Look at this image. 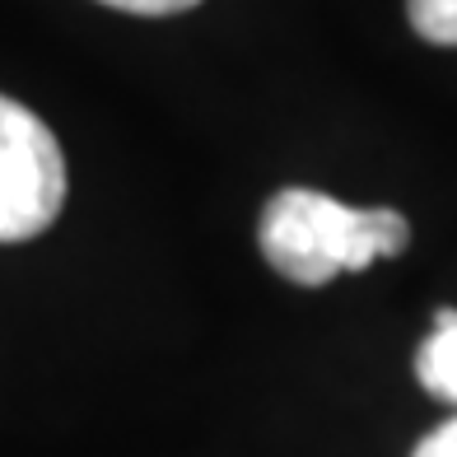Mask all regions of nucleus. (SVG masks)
<instances>
[{
  "mask_svg": "<svg viewBox=\"0 0 457 457\" xmlns=\"http://www.w3.org/2000/svg\"><path fill=\"white\" fill-rule=\"evenodd\" d=\"M257 238L266 262L285 280L327 285L341 271H364L378 257H402L411 243V224L387 205L355 211L308 187H285L266 201Z\"/></svg>",
  "mask_w": 457,
  "mask_h": 457,
  "instance_id": "nucleus-1",
  "label": "nucleus"
},
{
  "mask_svg": "<svg viewBox=\"0 0 457 457\" xmlns=\"http://www.w3.org/2000/svg\"><path fill=\"white\" fill-rule=\"evenodd\" d=\"M66 205V159L24 103L0 94V243L37 238Z\"/></svg>",
  "mask_w": 457,
  "mask_h": 457,
  "instance_id": "nucleus-2",
  "label": "nucleus"
},
{
  "mask_svg": "<svg viewBox=\"0 0 457 457\" xmlns=\"http://www.w3.org/2000/svg\"><path fill=\"white\" fill-rule=\"evenodd\" d=\"M415 378L429 397L457 406V308L434 313V331L415 350Z\"/></svg>",
  "mask_w": 457,
  "mask_h": 457,
  "instance_id": "nucleus-3",
  "label": "nucleus"
},
{
  "mask_svg": "<svg viewBox=\"0 0 457 457\" xmlns=\"http://www.w3.org/2000/svg\"><path fill=\"white\" fill-rule=\"evenodd\" d=\"M406 14L425 43L457 47V0H406Z\"/></svg>",
  "mask_w": 457,
  "mask_h": 457,
  "instance_id": "nucleus-4",
  "label": "nucleus"
},
{
  "mask_svg": "<svg viewBox=\"0 0 457 457\" xmlns=\"http://www.w3.org/2000/svg\"><path fill=\"white\" fill-rule=\"evenodd\" d=\"M103 5L127 10V14H150V19H159V14H182V10L201 5V0H103Z\"/></svg>",
  "mask_w": 457,
  "mask_h": 457,
  "instance_id": "nucleus-5",
  "label": "nucleus"
},
{
  "mask_svg": "<svg viewBox=\"0 0 457 457\" xmlns=\"http://www.w3.org/2000/svg\"><path fill=\"white\" fill-rule=\"evenodd\" d=\"M411 457H457V420L439 425L434 434H425L420 448H415Z\"/></svg>",
  "mask_w": 457,
  "mask_h": 457,
  "instance_id": "nucleus-6",
  "label": "nucleus"
}]
</instances>
